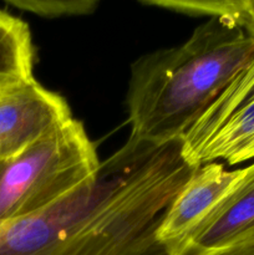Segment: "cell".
<instances>
[{"label": "cell", "mask_w": 254, "mask_h": 255, "mask_svg": "<svg viewBox=\"0 0 254 255\" xmlns=\"http://www.w3.org/2000/svg\"><path fill=\"white\" fill-rule=\"evenodd\" d=\"M112 161L119 168H106L105 193L47 255H164L157 227L196 168L181 157L179 142Z\"/></svg>", "instance_id": "7a4b0ae2"}, {"label": "cell", "mask_w": 254, "mask_h": 255, "mask_svg": "<svg viewBox=\"0 0 254 255\" xmlns=\"http://www.w3.org/2000/svg\"><path fill=\"white\" fill-rule=\"evenodd\" d=\"M253 142L254 84L242 67L183 134L179 152L193 168L218 161L234 166Z\"/></svg>", "instance_id": "277c9868"}, {"label": "cell", "mask_w": 254, "mask_h": 255, "mask_svg": "<svg viewBox=\"0 0 254 255\" xmlns=\"http://www.w3.org/2000/svg\"><path fill=\"white\" fill-rule=\"evenodd\" d=\"M254 57V39L218 17L196 27L187 41L137 60L127 94L131 134L126 158L179 142Z\"/></svg>", "instance_id": "6da1fadb"}, {"label": "cell", "mask_w": 254, "mask_h": 255, "mask_svg": "<svg viewBox=\"0 0 254 255\" xmlns=\"http://www.w3.org/2000/svg\"><path fill=\"white\" fill-rule=\"evenodd\" d=\"M31 35L29 26L0 10V89L32 77Z\"/></svg>", "instance_id": "9c48e42d"}, {"label": "cell", "mask_w": 254, "mask_h": 255, "mask_svg": "<svg viewBox=\"0 0 254 255\" xmlns=\"http://www.w3.org/2000/svg\"><path fill=\"white\" fill-rule=\"evenodd\" d=\"M254 231V162L241 168L224 196L164 255H217Z\"/></svg>", "instance_id": "8992f818"}, {"label": "cell", "mask_w": 254, "mask_h": 255, "mask_svg": "<svg viewBox=\"0 0 254 255\" xmlns=\"http://www.w3.org/2000/svg\"><path fill=\"white\" fill-rule=\"evenodd\" d=\"M217 255H254V231L241 242Z\"/></svg>", "instance_id": "7c38bea8"}, {"label": "cell", "mask_w": 254, "mask_h": 255, "mask_svg": "<svg viewBox=\"0 0 254 255\" xmlns=\"http://www.w3.org/2000/svg\"><path fill=\"white\" fill-rule=\"evenodd\" d=\"M70 120L66 100L34 76L0 89V161L19 156Z\"/></svg>", "instance_id": "5b68a950"}, {"label": "cell", "mask_w": 254, "mask_h": 255, "mask_svg": "<svg viewBox=\"0 0 254 255\" xmlns=\"http://www.w3.org/2000/svg\"><path fill=\"white\" fill-rule=\"evenodd\" d=\"M101 163L72 119L14 158L0 161V227L51 208L99 181Z\"/></svg>", "instance_id": "3957f363"}, {"label": "cell", "mask_w": 254, "mask_h": 255, "mask_svg": "<svg viewBox=\"0 0 254 255\" xmlns=\"http://www.w3.org/2000/svg\"><path fill=\"white\" fill-rule=\"evenodd\" d=\"M109 176V171L102 167L96 183L79 189L41 213L0 227V255H47L101 198Z\"/></svg>", "instance_id": "52a82bcc"}, {"label": "cell", "mask_w": 254, "mask_h": 255, "mask_svg": "<svg viewBox=\"0 0 254 255\" xmlns=\"http://www.w3.org/2000/svg\"><path fill=\"white\" fill-rule=\"evenodd\" d=\"M239 172L241 169H227L219 162L194 169L167 207L157 227V243L163 252L179 243L202 221L233 184Z\"/></svg>", "instance_id": "ba28073f"}, {"label": "cell", "mask_w": 254, "mask_h": 255, "mask_svg": "<svg viewBox=\"0 0 254 255\" xmlns=\"http://www.w3.org/2000/svg\"><path fill=\"white\" fill-rule=\"evenodd\" d=\"M199 12L209 17H218L243 30L254 39V1L251 0H207L202 1Z\"/></svg>", "instance_id": "30bf717a"}, {"label": "cell", "mask_w": 254, "mask_h": 255, "mask_svg": "<svg viewBox=\"0 0 254 255\" xmlns=\"http://www.w3.org/2000/svg\"><path fill=\"white\" fill-rule=\"evenodd\" d=\"M243 69H244V72L248 75L249 79L254 82V57L249 60V61L244 65Z\"/></svg>", "instance_id": "4fadbf2b"}, {"label": "cell", "mask_w": 254, "mask_h": 255, "mask_svg": "<svg viewBox=\"0 0 254 255\" xmlns=\"http://www.w3.org/2000/svg\"><path fill=\"white\" fill-rule=\"evenodd\" d=\"M9 4L42 17L76 16L91 14L99 6L92 0H14Z\"/></svg>", "instance_id": "8fae6325"}, {"label": "cell", "mask_w": 254, "mask_h": 255, "mask_svg": "<svg viewBox=\"0 0 254 255\" xmlns=\"http://www.w3.org/2000/svg\"><path fill=\"white\" fill-rule=\"evenodd\" d=\"M251 159H254V142L252 143V146L247 149V152L243 156V162L251 161Z\"/></svg>", "instance_id": "5bb4252c"}]
</instances>
